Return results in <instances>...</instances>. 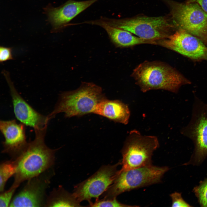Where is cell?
Instances as JSON below:
<instances>
[{
    "label": "cell",
    "instance_id": "cell-1",
    "mask_svg": "<svg viewBox=\"0 0 207 207\" xmlns=\"http://www.w3.org/2000/svg\"><path fill=\"white\" fill-rule=\"evenodd\" d=\"M47 128L35 130L34 140L28 142L24 150L15 159L17 168L12 186L17 188L23 182L39 176L53 164L57 149H51L46 145Z\"/></svg>",
    "mask_w": 207,
    "mask_h": 207
},
{
    "label": "cell",
    "instance_id": "cell-2",
    "mask_svg": "<svg viewBox=\"0 0 207 207\" xmlns=\"http://www.w3.org/2000/svg\"><path fill=\"white\" fill-rule=\"evenodd\" d=\"M143 92L161 89L176 93L190 81L177 69L159 61H145L133 70L131 75Z\"/></svg>",
    "mask_w": 207,
    "mask_h": 207
},
{
    "label": "cell",
    "instance_id": "cell-3",
    "mask_svg": "<svg viewBox=\"0 0 207 207\" xmlns=\"http://www.w3.org/2000/svg\"><path fill=\"white\" fill-rule=\"evenodd\" d=\"M106 98L101 87L92 83L83 82L76 89L61 93L48 115L51 119L60 113L68 118L93 113L97 105Z\"/></svg>",
    "mask_w": 207,
    "mask_h": 207
},
{
    "label": "cell",
    "instance_id": "cell-4",
    "mask_svg": "<svg viewBox=\"0 0 207 207\" xmlns=\"http://www.w3.org/2000/svg\"><path fill=\"white\" fill-rule=\"evenodd\" d=\"M102 19L111 26L149 40L166 39L177 29L169 14L157 17L142 16L120 19Z\"/></svg>",
    "mask_w": 207,
    "mask_h": 207
},
{
    "label": "cell",
    "instance_id": "cell-5",
    "mask_svg": "<svg viewBox=\"0 0 207 207\" xmlns=\"http://www.w3.org/2000/svg\"><path fill=\"white\" fill-rule=\"evenodd\" d=\"M168 170L166 166L152 164L128 170L120 169L113 183L103 194V198H116L124 192L159 183Z\"/></svg>",
    "mask_w": 207,
    "mask_h": 207
},
{
    "label": "cell",
    "instance_id": "cell-6",
    "mask_svg": "<svg viewBox=\"0 0 207 207\" xmlns=\"http://www.w3.org/2000/svg\"><path fill=\"white\" fill-rule=\"evenodd\" d=\"M178 29L198 38L207 45V13L196 3L163 0Z\"/></svg>",
    "mask_w": 207,
    "mask_h": 207
},
{
    "label": "cell",
    "instance_id": "cell-7",
    "mask_svg": "<svg viewBox=\"0 0 207 207\" xmlns=\"http://www.w3.org/2000/svg\"><path fill=\"white\" fill-rule=\"evenodd\" d=\"M159 146L156 136L143 135L135 129L131 131L121 151L120 169L128 170L152 164V154Z\"/></svg>",
    "mask_w": 207,
    "mask_h": 207
},
{
    "label": "cell",
    "instance_id": "cell-8",
    "mask_svg": "<svg viewBox=\"0 0 207 207\" xmlns=\"http://www.w3.org/2000/svg\"><path fill=\"white\" fill-rule=\"evenodd\" d=\"M120 164L121 161L114 165L103 166L90 177L75 186L73 193L80 202L98 198L113 183Z\"/></svg>",
    "mask_w": 207,
    "mask_h": 207
},
{
    "label": "cell",
    "instance_id": "cell-9",
    "mask_svg": "<svg viewBox=\"0 0 207 207\" xmlns=\"http://www.w3.org/2000/svg\"><path fill=\"white\" fill-rule=\"evenodd\" d=\"M158 45L193 60L207 61V45L181 29H178L168 38L158 41Z\"/></svg>",
    "mask_w": 207,
    "mask_h": 207
},
{
    "label": "cell",
    "instance_id": "cell-10",
    "mask_svg": "<svg viewBox=\"0 0 207 207\" xmlns=\"http://www.w3.org/2000/svg\"><path fill=\"white\" fill-rule=\"evenodd\" d=\"M2 73L9 86L16 118L26 126L32 127L34 130L47 127L51 118L49 115H44L37 112L20 95L11 80L9 72L4 70Z\"/></svg>",
    "mask_w": 207,
    "mask_h": 207
},
{
    "label": "cell",
    "instance_id": "cell-11",
    "mask_svg": "<svg viewBox=\"0 0 207 207\" xmlns=\"http://www.w3.org/2000/svg\"><path fill=\"white\" fill-rule=\"evenodd\" d=\"M99 0L76 1L69 0L57 7L48 5L44 10L53 32L60 31L73 18Z\"/></svg>",
    "mask_w": 207,
    "mask_h": 207
},
{
    "label": "cell",
    "instance_id": "cell-12",
    "mask_svg": "<svg viewBox=\"0 0 207 207\" xmlns=\"http://www.w3.org/2000/svg\"><path fill=\"white\" fill-rule=\"evenodd\" d=\"M26 126L21 123H18L15 120L0 121V130L4 138L3 153L9 154L14 159L20 155L28 143Z\"/></svg>",
    "mask_w": 207,
    "mask_h": 207
},
{
    "label": "cell",
    "instance_id": "cell-13",
    "mask_svg": "<svg viewBox=\"0 0 207 207\" xmlns=\"http://www.w3.org/2000/svg\"><path fill=\"white\" fill-rule=\"evenodd\" d=\"M39 176L28 180L25 186L12 199L9 206H45V190L49 181Z\"/></svg>",
    "mask_w": 207,
    "mask_h": 207
},
{
    "label": "cell",
    "instance_id": "cell-14",
    "mask_svg": "<svg viewBox=\"0 0 207 207\" xmlns=\"http://www.w3.org/2000/svg\"><path fill=\"white\" fill-rule=\"evenodd\" d=\"M86 23L97 25L103 28L111 41L117 47H129L144 44L157 45V41L147 40L135 36L129 31L110 25L102 19L86 22Z\"/></svg>",
    "mask_w": 207,
    "mask_h": 207
},
{
    "label": "cell",
    "instance_id": "cell-15",
    "mask_svg": "<svg viewBox=\"0 0 207 207\" xmlns=\"http://www.w3.org/2000/svg\"><path fill=\"white\" fill-rule=\"evenodd\" d=\"M93 113L124 124L129 122L130 112L128 106L118 100L106 98L96 106Z\"/></svg>",
    "mask_w": 207,
    "mask_h": 207
},
{
    "label": "cell",
    "instance_id": "cell-16",
    "mask_svg": "<svg viewBox=\"0 0 207 207\" xmlns=\"http://www.w3.org/2000/svg\"><path fill=\"white\" fill-rule=\"evenodd\" d=\"M192 130V135L195 143V155L202 158L207 154V108L197 119Z\"/></svg>",
    "mask_w": 207,
    "mask_h": 207
},
{
    "label": "cell",
    "instance_id": "cell-17",
    "mask_svg": "<svg viewBox=\"0 0 207 207\" xmlns=\"http://www.w3.org/2000/svg\"><path fill=\"white\" fill-rule=\"evenodd\" d=\"M80 203L73 193H69L60 186L51 192L46 199L45 206H81Z\"/></svg>",
    "mask_w": 207,
    "mask_h": 207
},
{
    "label": "cell",
    "instance_id": "cell-18",
    "mask_svg": "<svg viewBox=\"0 0 207 207\" xmlns=\"http://www.w3.org/2000/svg\"><path fill=\"white\" fill-rule=\"evenodd\" d=\"M17 164L15 159L7 161L1 164L0 166V191H4L8 180L15 174Z\"/></svg>",
    "mask_w": 207,
    "mask_h": 207
},
{
    "label": "cell",
    "instance_id": "cell-19",
    "mask_svg": "<svg viewBox=\"0 0 207 207\" xmlns=\"http://www.w3.org/2000/svg\"><path fill=\"white\" fill-rule=\"evenodd\" d=\"M89 206L91 207H137L138 206L124 204L119 202L116 198L112 199H106L103 198L101 200L97 199L94 203L89 202Z\"/></svg>",
    "mask_w": 207,
    "mask_h": 207
},
{
    "label": "cell",
    "instance_id": "cell-20",
    "mask_svg": "<svg viewBox=\"0 0 207 207\" xmlns=\"http://www.w3.org/2000/svg\"><path fill=\"white\" fill-rule=\"evenodd\" d=\"M194 191L201 206L207 207V179L195 187Z\"/></svg>",
    "mask_w": 207,
    "mask_h": 207
},
{
    "label": "cell",
    "instance_id": "cell-21",
    "mask_svg": "<svg viewBox=\"0 0 207 207\" xmlns=\"http://www.w3.org/2000/svg\"><path fill=\"white\" fill-rule=\"evenodd\" d=\"M17 188L11 186L8 190L1 192L0 195V207L9 206L14 193Z\"/></svg>",
    "mask_w": 207,
    "mask_h": 207
},
{
    "label": "cell",
    "instance_id": "cell-22",
    "mask_svg": "<svg viewBox=\"0 0 207 207\" xmlns=\"http://www.w3.org/2000/svg\"><path fill=\"white\" fill-rule=\"evenodd\" d=\"M172 200V207H190L191 206L185 202L182 197L179 193L175 192L170 194Z\"/></svg>",
    "mask_w": 207,
    "mask_h": 207
},
{
    "label": "cell",
    "instance_id": "cell-23",
    "mask_svg": "<svg viewBox=\"0 0 207 207\" xmlns=\"http://www.w3.org/2000/svg\"><path fill=\"white\" fill-rule=\"evenodd\" d=\"M12 48L0 47V62L2 63L4 62L14 59L12 55Z\"/></svg>",
    "mask_w": 207,
    "mask_h": 207
},
{
    "label": "cell",
    "instance_id": "cell-24",
    "mask_svg": "<svg viewBox=\"0 0 207 207\" xmlns=\"http://www.w3.org/2000/svg\"><path fill=\"white\" fill-rule=\"evenodd\" d=\"M187 3H196L207 13V0H186Z\"/></svg>",
    "mask_w": 207,
    "mask_h": 207
},
{
    "label": "cell",
    "instance_id": "cell-25",
    "mask_svg": "<svg viewBox=\"0 0 207 207\" xmlns=\"http://www.w3.org/2000/svg\"><path fill=\"white\" fill-rule=\"evenodd\" d=\"M207 108V105L205 106Z\"/></svg>",
    "mask_w": 207,
    "mask_h": 207
}]
</instances>
